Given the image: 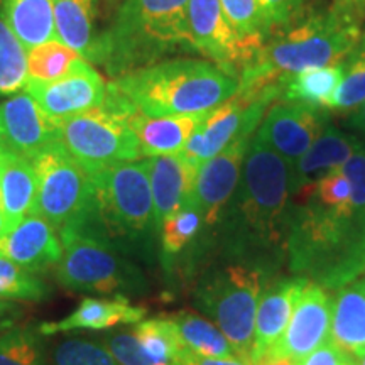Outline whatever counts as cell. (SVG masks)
I'll list each match as a JSON object with an SVG mask.
<instances>
[{
	"mask_svg": "<svg viewBox=\"0 0 365 365\" xmlns=\"http://www.w3.org/2000/svg\"><path fill=\"white\" fill-rule=\"evenodd\" d=\"M173 322L188 352L215 359L237 357L234 345L227 340L220 328L212 325L208 319L191 313H181L180 317L173 318Z\"/></svg>",
	"mask_w": 365,
	"mask_h": 365,
	"instance_id": "cell-29",
	"label": "cell"
},
{
	"mask_svg": "<svg viewBox=\"0 0 365 365\" xmlns=\"http://www.w3.org/2000/svg\"><path fill=\"white\" fill-rule=\"evenodd\" d=\"M220 4L228 22L254 58L272 36L261 4L257 0H220Z\"/></svg>",
	"mask_w": 365,
	"mask_h": 365,
	"instance_id": "cell-31",
	"label": "cell"
},
{
	"mask_svg": "<svg viewBox=\"0 0 365 365\" xmlns=\"http://www.w3.org/2000/svg\"><path fill=\"white\" fill-rule=\"evenodd\" d=\"M95 218L71 223L58 232L63 257L58 264L56 277L59 284L71 291L113 293L125 286L129 271L102 232L93 230Z\"/></svg>",
	"mask_w": 365,
	"mask_h": 365,
	"instance_id": "cell-9",
	"label": "cell"
},
{
	"mask_svg": "<svg viewBox=\"0 0 365 365\" xmlns=\"http://www.w3.org/2000/svg\"><path fill=\"white\" fill-rule=\"evenodd\" d=\"M203 218L195 208L185 207L175 215L164 218L159 225L163 249L168 254H178L198 234Z\"/></svg>",
	"mask_w": 365,
	"mask_h": 365,
	"instance_id": "cell-38",
	"label": "cell"
},
{
	"mask_svg": "<svg viewBox=\"0 0 365 365\" xmlns=\"http://www.w3.org/2000/svg\"><path fill=\"white\" fill-rule=\"evenodd\" d=\"M58 140L59 125L44 115L26 90L0 103V149L33 161Z\"/></svg>",
	"mask_w": 365,
	"mask_h": 365,
	"instance_id": "cell-17",
	"label": "cell"
},
{
	"mask_svg": "<svg viewBox=\"0 0 365 365\" xmlns=\"http://www.w3.org/2000/svg\"><path fill=\"white\" fill-rule=\"evenodd\" d=\"M349 357L350 354H346L335 341L328 339L325 344L314 349L307 357L294 362V365H341Z\"/></svg>",
	"mask_w": 365,
	"mask_h": 365,
	"instance_id": "cell-42",
	"label": "cell"
},
{
	"mask_svg": "<svg viewBox=\"0 0 365 365\" xmlns=\"http://www.w3.org/2000/svg\"><path fill=\"white\" fill-rule=\"evenodd\" d=\"M279 102V85L237 91L232 98L205 113L181 153L196 166L220 154L242 135H254L267 108Z\"/></svg>",
	"mask_w": 365,
	"mask_h": 365,
	"instance_id": "cell-10",
	"label": "cell"
},
{
	"mask_svg": "<svg viewBox=\"0 0 365 365\" xmlns=\"http://www.w3.org/2000/svg\"><path fill=\"white\" fill-rule=\"evenodd\" d=\"M154 202V225L188 207L198 166L182 153L148 158Z\"/></svg>",
	"mask_w": 365,
	"mask_h": 365,
	"instance_id": "cell-20",
	"label": "cell"
},
{
	"mask_svg": "<svg viewBox=\"0 0 365 365\" xmlns=\"http://www.w3.org/2000/svg\"><path fill=\"white\" fill-rule=\"evenodd\" d=\"M345 73L328 103V110L355 112L365 102V34L344 59Z\"/></svg>",
	"mask_w": 365,
	"mask_h": 365,
	"instance_id": "cell-32",
	"label": "cell"
},
{
	"mask_svg": "<svg viewBox=\"0 0 365 365\" xmlns=\"http://www.w3.org/2000/svg\"><path fill=\"white\" fill-rule=\"evenodd\" d=\"M341 365H360V364H357V362H355V360L352 359V355H350V357H349V359H346V360H345V362H344V364H341Z\"/></svg>",
	"mask_w": 365,
	"mask_h": 365,
	"instance_id": "cell-49",
	"label": "cell"
},
{
	"mask_svg": "<svg viewBox=\"0 0 365 365\" xmlns=\"http://www.w3.org/2000/svg\"><path fill=\"white\" fill-rule=\"evenodd\" d=\"M76 58L80 54L59 39L36 46L27 51V81L56 80L70 70Z\"/></svg>",
	"mask_w": 365,
	"mask_h": 365,
	"instance_id": "cell-34",
	"label": "cell"
},
{
	"mask_svg": "<svg viewBox=\"0 0 365 365\" xmlns=\"http://www.w3.org/2000/svg\"><path fill=\"white\" fill-rule=\"evenodd\" d=\"M48 287L34 272L0 255V301H41Z\"/></svg>",
	"mask_w": 365,
	"mask_h": 365,
	"instance_id": "cell-35",
	"label": "cell"
},
{
	"mask_svg": "<svg viewBox=\"0 0 365 365\" xmlns=\"http://www.w3.org/2000/svg\"><path fill=\"white\" fill-rule=\"evenodd\" d=\"M362 24L333 11L312 12L277 31L240 75V91H254L308 68L344 61L362 38Z\"/></svg>",
	"mask_w": 365,
	"mask_h": 365,
	"instance_id": "cell-3",
	"label": "cell"
},
{
	"mask_svg": "<svg viewBox=\"0 0 365 365\" xmlns=\"http://www.w3.org/2000/svg\"><path fill=\"white\" fill-rule=\"evenodd\" d=\"M330 7L341 16L357 21L359 24L365 22V0H333Z\"/></svg>",
	"mask_w": 365,
	"mask_h": 365,
	"instance_id": "cell-43",
	"label": "cell"
},
{
	"mask_svg": "<svg viewBox=\"0 0 365 365\" xmlns=\"http://www.w3.org/2000/svg\"><path fill=\"white\" fill-rule=\"evenodd\" d=\"M242 135L217 156L198 166L188 207L195 208L208 225L215 223L239 185L250 139Z\"/></svg>",
	"mask_w": 365,
	"mask_h": 365,
	"instance_id": "cell-16",
	"label": "cell"
},
{
	"mask_svg": "<svg viewBox=\"0 0 365 365\" xmlns=\"http://www.w3.org/2000/svg\"><path fill=\"white\" fill-rule=\"evenodd\" d=\"M9 232V225H7V220H6V215H4L2 208H0V239H2L4 235H6Z\"/></svg>",
	"mask_w": 365,
	"mask_h": 365,
	"instance_id": "cell-46",
	"label": "cell"
},
{
	"mask_svg": "<svg viewBox=\"0 0 365 365\" xmlns=\"http://www.w3.org/2000/svg\"><path fill=\"white\" fill-rule=\"evenodd\" d=\"M2 14L26 51L58 39L51 0H0Z\"/></svg>",
	"mask_w": 365,
	"mask_h": 365,
	"instance_id": "cell-26",
	"label": "cell"
},
{
	"mask_svg": "<svg viewBox=\"0 0 365 365\" xmlns=\"http://www.w3.org/2000/svg\"><path fill=\"white\" fill-rule=\"evenodd\" d=\"M308 282V277L298 276L269 284L267 289L264 291L259 299L257 314H255L254 341L249 357L250 365L264 364L269 350L284 333L294 304L298 303Z\"/></svg>",
	"mask_w": 365,
	"mask_h": 365,
	"instance_id": "cell-18",
	"label": "cell"
},
{
	"mask_svg": "<svg viewBox=\"0 0 365 365\" xmlns=\"http://www.w3.org/2000/svg\"><path fill=\"white\" fill-rule=\"evenodd\" d=\"M38 193L31 215H38L59 232L71 223L98 217L91 176L70 156L61 140L33 159Z\"/></svg>",
	"mask_w": 365,
	"mask_h": 365,
	"instance_id": "cell-7",
	"label": "cell"
},
{
	"mask_svg": "<svg viewBox=\"0 0 365 365\" xmlns=\"http://www.w3.org/2000/svg\"><path fill=\"white\" fill-rule=\"evenodd\" d=\"M360 359V365H365V355H362V357H359Z\"/></svg>",
	"mask_w": 365,
	"mask_h": 365,
	"instance_id": "cell-50",
	"label": "cell"
},
{
	"mask_svg": "<svg viewBox=\"0 0 365 365\" xmlns=\"http://www.w3.org/2000/svg\"><path fill=\"white\" fill-rule=\"evenodd\" d=\"M286 245L294 272L340 289L365 272V213L341 215L308 196L294 198Z\"/></svg>",
	"mask_w": 365,
	"mask_h": 365,
	"instance_id": "cell-1",
	"label": "cell"
},
{
	"mask_svg": "<svg viewBox=\"0 0 365 365\" xmlns=\"http://www.w3.org/2000/svg\"><path fill=\"white\" fill-rule=\"evenodd\" d=\"M9 312H12V307H9V304L4 303V301H0V314L9 313ZM0 325H2V322H0Z\"/></svg>",
	"mask_w": 365,
	"mask_h": 365,
	"instance_id": "cell-48",
	"label": "cell"
},
{
	"mask_svg": "<svg viewBox=\"0 0 365 365\" xmlns=\"http://www.w3.org/2000/svg\"><path fill=\"white\" fill-rule=\"evenodd\" d=\"M349 125L354 127V129L360 130L362 134H365V102L360 105L357 110L352 112V117H350Z\"/></svg>",
	"mask_w": 365,
	"mask_h": 365,
	"instance_id": "cell-45",
	"label": "cell"
},
{
	"mask_svg": "<svg viewBox=\"0 0 365 365\" xmlns=\"http://www.w3.org/2000/svg\"><path fill=\"white\" fill-rule=\"evenodd\" d=\"M207 112L149 117L135 110L129 117V125L139 140L143 156H168V154L181 153Z\"/></svg>",
	"mask_w": 365,
	"mask_h": 365,
	"instance_id": "cell-23",
	"label": "cell"
},
{
	"mask_svg": "<svg viewBox=\"0 0 365 365\" xmlns=\"http://www.w3.org/2000/svg\"><path fill=\"white\" fill-rule=\"evenodd\" d=\"M145 309L132 307L124 296L115 298H85L75 312L58 322H48L39 327V335L51 336L56 333L75 330H107L120 323L135 325L144 318Z\"/></svg>",
	"mask_w": 365,
	"mask_h": 365,
	"instance_id": "cell-21",
	"label": "cell"
},
{
	"mask_svg": "<svg viewBox=\"0 0 365 365\" xmlns=\"http://www.w3.org/2000/svg\"><path fill=\"white\" fill-rule=\"evenodd\" d=\"M188 24L195 53L239 80L252 61V53L228 22L220 0H190Z\"/></svg>",
	"mask_w": 365,
	"mask_h": 365,
	"instance_id": "cell-13",
	"label": "cell"
},
{
	"mask_svg": "<svg viewBox=\"0 0 365 365\" xmlns=\"http://www.w3.org/2000/svg\"><path fill=\"white\" fill-rule=\"evenodd\" d=\"M105 345L118 365H154L140 346L134 331H120L105 336Z\"/></svg>",
	"mask_w": 365,
	"mask_h": 365,
	"instance_id": "cell-39",
	"label": "cell"
},
{
	"mask_svg": "<svg viewBox=\"0 0 365 365\" xmlns=\"http://www.w3.org/2000/svg\"><path fill=\"white\" fill-rule=\"evenodd\" d=\"M24 90L53 122L66 120L105 102L108 85L85 58H76L65 75L51 81L29 80Z\"/></svg>",
	"mask_w": 365,
	"mask_h": 365,
	"instance_id": "cell-12",
	"label": "cell"
},
{
	"mask_svg": "<svg viewBox=\"0 0 365 365\" xmlns=\"http://www.w3.org/2000/svg\"><path fill=\"white\" fill-rule=\"evenodd\" d=\"M190 0H124L108 29L95 38L90 61L113 80L176 53H195ZM170 59V58H168Z\"/></svg>",
	"mask_w": 365,
	"mask_h": 365,
	"instance_id": "cell-2",
	"label": "cell"
},
{
	"mask_svg": "<svg viewBox=\"0 0 365 365\" xmlns=\"http://www.w3.org/2000/svg\"><path fill=\"white\" fill-rule=\"evenodd\" d=\"M262 365H294V364L291 362V360L282 359V360H274V362H266V364H262Z\"/></svg>",
	"mask_w": 365,
	"mask_h": 365,
	"instance_id": "cell-47",
	"label": "cell"
},
{
	"mask_svg": "<svg viewBox=\"0 0 365 365\" xmlns=\"http://www.w3.org/2000/svg\"><path fill=\"white\" fill-rule=\"evenodd\" d=\"M261 299V272L230 266L213 276L196 294L198 307L215 319L237 357L249 362L254 341L255 314ZM250 364V362H249Z\"/></svg>",
	"mask_w": 365,
	"mask_h": 365,
	"instance_id": "cell-8",
	"label": "cell"
},
{
	"mask_svg": "<svg viewBox=\"0 0 365 365\" xmlns=\"http://www.w3.org/2000/svg\"><path fill=\"white\" fill-rule=\"evenodd\" d=\"M330 340L346 354L365 355V276L340 287L336 293Z\"/></svg>",
	"mask_w": 365,
	"mask_h": 365,
	"instance_id": "cell-25",
	"label": "cell"
},
{
	"mask_svg": "<svg viewBox=\"0 0 365 365\" xmlns=\"http://www.w3.org/2000/svg\"><path fill=\"white\" fill-rule=\"evenodd\" d=\"M328 124L325 108L298 102H276L267 108L255 135L293 166Z\"/></svg>",
	"mask_w": 365,
	"mask_h": 365,
	"instance_id": "cell-14",
	"label": "cell"
},
{
	"mask_svg": "<svg viewBox=\"0 0 365 365\" xmlns=\"http://www.w3.org/2000/svg\"><path fill=\"white\" fill-rule=\"evenodd\" d=\"M331 314L333 303L323 291V287L314 282H308L298 303L294 304L284 333L269 350L264 364L282 359L291 360L294 364L312 354L330 336Z\"/></svg>",
	"mask_w": 365,
	"mask_h": 365,
	"instance_id": "cell-15",
	"label": "cell"
},
{
	"mask_svg": "<svg viewBox=\"0 0 365 365\" xmlns=\"http://www.w3.org/2000/svg\"><path fill=\"white\" fill-rule=\"evenodd\" d=\"M340 170L352 186L354 210L365 213V148L362 144Z\"/></svg>",
	"mask_w": 365,
	"mask_h": 365,
	"instance_id": "cell-41",
	"label": "cell"
},
{
	"mask_svg": "<svg viewBox=\"0 0 365 365\" xmlns=\"http://www.w3.org/2000/svg\"><path fill=\"white\" fill-rule=\"evenodd\" d=\"M134 335L154 365H180L182 354L186 352L173 319L153 318L139 322Z\"/></svg>",
	"mask_w": 365,
	"mask_h": 365,
	"instance_id": "cell-30",
	"label": "cell"
},
{
	"mask_svg": "<svg viewBox=\"0 0 365 365\" xmlns=\"http://www.w3.org/2000/svg\"><path fill=\"white\" fill-rule=\"evenodd\" d=\"M54 365H118L105 341L73 336L59 341L53 352Z\"/></svg>",
	"mask_w": 365,
	"mask_h": 365,
	"instance_id": "cell-37",
	"label": "cell"
},
{
	"mask_svg": "<svg viewBox=\"0 0 365 365\" xmlns=\"http://www.w3.org/2000/svg\"><path fill=\"white\" fill-rule=\"evenodd\" d=\"M180 365H250V364L239 357H228V359L202 357V355H195L186 350L180 360Z\"/></svg>",
	"mask_w": 365,
	"mask_h": 365,
	"instance_id": "cell-44",
	"label": "cell"
},
{
	"mask_svg": "<svg viewBox=\"0 0 365 365\" xmlns=\"http://www.w3.org/2000/svg\"><path fill=\"white\" fill-rule=\"evenodd\" d=\"M0 255L31 272L56 266L63 244L56 228L38 215H27L0 239Z\"/></svg>",
	"mask_w": 365,
	"mask_h": 365,
	"instance_id": "cell-19",
	"label": "cell"
},
{
	"mask_svg": "<svg viewBox=\"0 0 365 365\" xmlns=\"http://www.w3.org/2000/svg\"><path fill=\"white\" fill-rule=\"evenodd\" d=\"M98 217L117 230L143 234L154 223L149 163L124 161L91 175Z\"/></svg>",
	"mask_w": 365,
	"mask_h": 365,
	"instance_id": "cell-11",
	"label": "cell"
},
{
	"mask_svg": "<svg viewBox=\"0 0 365 365\" xmlns=\"http://www.w3.org/2000/svg\"><path fill=\"white\" fill-rule=\"evenodd\" d=\"M257 2L261 4L267 24L274 34L304 16L307 0H257Z\"/></svg>",
	"mask_w": 365,
	"mask_h": 365,
	"instance_id": "cell-40",
	"label": "cell"
},
{
	"mask_svg": "<svg viewBox=\"0 0 365 365\" xmlns=\"http://www.w3.org/2000/svg\"><path fill=\"white\" fill-rule=\"evenodd\" d=\"M239 210L255 239L279 244L287 237L291 166L254 134L240 173Z\"/></svg>",
	"mask_w": 365,
	"mask_h": 365,
	"instance_id": "cell-6",
	"label": "cell"
},
{
	"mask_svg": "<svg viewBox=\"0 0 365 365\" xmlns=\"http://www.w3.org/2000/svg\"><path fill=\"white\" fill-rule=\"evenodd\" d=\"M359 145V139L328 124L312 148L291 166V195L313 185L330 171L340 170L352 158Z\"/></svg>",
	"mask_w": 365,
	"mask_h": 365,
	"instance_id": "cell-22",
	"label": "cell"
},
{
	"mask_svg": "<svg viewBox=\"0 0 365 365\" xmlns=\"http://www.w3.org/2000/svg\"><path fill=\"white\" fill-rule=\"evenodd\" d=\"M38 193V175L31 159L0 149V208L9 230L33 212Z\"/></svg>",
	"mask_w": 365,
	"mask_h": 365,
	"instance_id": "cell-24",
	"label": "cell"
},
{
	"mask_svg": "<svg viewBox=\"0 0 365 365\" xmlns=\"http://www.w3.org/2000/svg\"><path fill=\"white\" fill-rule=\"evenodd\" d=\"M344 61H340L335 65L308 68L279 78L276 81L279 85V102L307 103L328 110V103L344 78Z\"/></svg>",
	"mask_w": 365,
	"mask_h": 365,
	"instance_id": "cell-27",
	"label": "cell"
},
{
	"mask_svg": "<svg viewBox=\"0 0 365 365\" xmlns=\"http://www.w3.org/2000/svg\"><path fill=\"white\" fill-rule=\"evenodd\" d=\"M0 365H46L38 335L24 328H14L0 335Z\"/></svg>",
	"mask_w": 365,
	"mask_h": 365,
	"instance_id": "cell-36",
	"label": "cell"
},
{
	"mask_svg": "<svg viewBox=\"0 0 365 365\" xmlns=\"http://www.w3.org/2000/svg\"><path fill=\"white\" fill-rule=\"evenodd\" d=\"M112 85L144 115L212 110L232 98L240 81L208 59L170 58L118 76Z\"/></svg>",
	"mask_w": 365,
	"mask_h": 365,
	"instance_id": "cell-4",
	"label": "cell"
},
{
	"mask_svg": "<svg viewBox=\"0 0 365 365\" xmlns=\"http://www.w3.org/2000/svg\"><path fill=\"white\" fill-rule=\"evenodd\" d=\"M135 110L130 100L108 83L100 107L59 122V140L90 176L112 164L137 161L143 153L129 125Z\"/></svg>",
	"mask_w": 365,
	"mask_h": 365,
	"instance_id": "cell-5",
	"label": "cell"
},
{
	"mask_svg": "<svg viewBox=\"0 0 365 365\" xmlns=\"http://www.w3.org/2000/svg\"><path fill=\"white\" fill-rule=\"evenodd\" d=\"M27 83V51L9 27L0 6V97L17 93Z\"/></svg>",
	"mask_w": 365,
	"mask_h": 365,
	"instance_id": "cell-33",
	"label": "cell"
},
{
	"mask_svg": "<svg viewBox=\"0 0 365 365\" xmlns=\"http://www.w3.org/2000/svg\"><path fill=\"white\" fill-rule=\"evenodd\" d=\"M58 39L81 58L91 59L98 0H51Z\"/></svg>",
	"mask_w": 365,
	"mask_h": 365,
	"instance_id": "cell-28",
	"label": "cell"
}]
</instances>
